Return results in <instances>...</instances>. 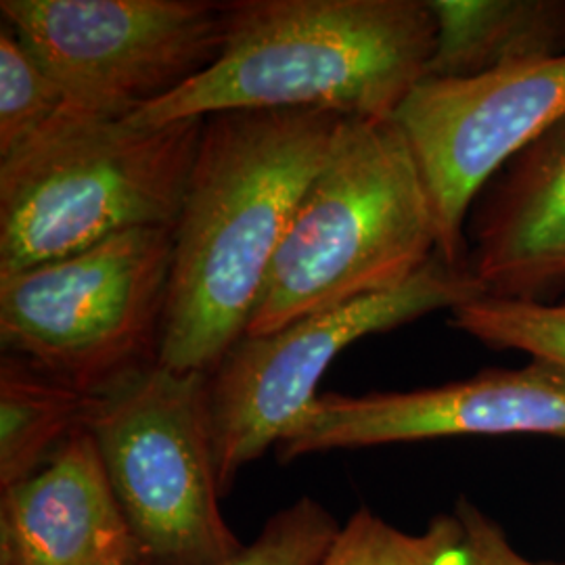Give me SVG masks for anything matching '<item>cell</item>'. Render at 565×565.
Listing matches in <instances>:
<instances>
[{"instance_id": "5", "label": "cell", "mask_w": 565, "mask_h": 565, "mask_svg": "<svg viewBox=\"0 0 565 565\" xmlns=\"http://www.w3.org/2000/svg\"><path fill=\"white\" fill-rule=\"evenodd\" d=\"M172 228H137L0 275L2 352L97 398L160 364Z\"/></svg>"}, {"instance_id": "2", "label": "cell", "mask_w": 565, "mask_h": 565, "mask_svg": "<svg viewBox=\"0 0 565 565\" xmlns=\"http://www.w3.org/2000/svg\"><path fill=\"white\" fill-rule=\"evenodd\" d=\"M436 32L427 0H228L221 57L132 118L168 124L239 109L394 118L425 78Z\"/></svg>"}, {"instance_id": "7", "label": "cell", "mask_w": 565, "mask_h": 565, "mask_svg": "<svg viewBox=\"0 0 565 565\" xmlns=\"http://www.w3.org/2000/svg\"><path fill=\"white\" fill-rule=\"evenodd\" d=\"M486 296L467 266L438 254L396 289L306 317L266 335H243L207 373V411L223 497L243 467L277 448L319 401L327 369L366 335Z\"/></svg>"}, {"instance_id": "12", "label": "cell", "mask_w": 565, "mask_h": 565, "mask_svg": "<svg viewBox=\"0 0 565 565\" xmlns=\"http://www.w3.org/2000/svg\"><path fill=\"white\" fill-rule=\"evenodd\" d=\"M0 541L15 565H141L139 546L84 427L25 482L2 490Z\"/></svg>"}, {"instance_id": "11", "label": "cell", "mask_w": 565, "mask_h": 565, "mask_svg": "<svg viewBox=\"0 0 565 565\" xmlns=\"http://www.w3.org/2000/svg\"><path fill=\"white\" fill-rule=\"evenodd\" d=\"M467 268L488 298L565 294V118L486 184L467 218Z\"/></svg>"}, {"instance_id": "3", "label": "cell", "mask_w": 565, "mask_h": 565, "mask_svg": "<svg viewBox=\"0 0 565 565\" xmlns=\"http://www.w3.org/2000/svg\"><path fill=\"white\" fill-rule=\"evenodd\" d=\"M438 254L419 166L394 118H343L268 270L245 335L401 287Z\"/></svg>"}, {"instance_id": "17", "label": "cell", "mask_w": 565, "mask_h": 565, "mask_svg": "<svg viewBox=\"0 0 565 565\" xmlns=\"http://www.w3.org/2000/svg\"><path fill=\"white\" fill-rule=\"evenodd\" d=\"M450 324L494 350L524 352L565 369V302L497 300L482 296L450 310Z\"/></svg>"}, {"instance_id": "19", "label": "cell", "mask_w": 565, "mask_h": 565, "mask_svg": "<svg viewBox=\"0 0 565 565\" xmlns=\"http://www.w3.org/2000/svg\"><path fill=\"white\" fill-rule=\"evenodd\" d=\"M455 515L463 525L461 565H565L527 559L511 545L505 530L465 497L457 501Z\"/></svg>"}, {"instance_id": "18", "label": "cell", "mask_w": 565, "mask_h": 565, "mask_svg": "<svg viewBox=\"0 0 565 565\" xmlns=\"http://www.w3.org/2000/svg\"><path fill=\"white\" fill-rule=\"evenodd\" d=\"M340 525L310 497L275 513L239 553L216 565H319Z\"/></svg>"}, {"instance_id": "16", "label": "cell", "mask_w": 565, "mask_h": 565, "mask_svg": "<svg viewBox=\"0 0 565 565\" xmlns=\"http://www.w3.org/2000/svg\"><path fill=\"white\" fill-rule=\"evenodd\" d=\"M67 109V95L20 36L0 28V160L11 158Z\"/></svg>"}, {"instance_id": "14", "label": "cell", "mask_w": 565, "mask_h": 565, "mask_svg": "<svg viewBox=\"0 0 565 565\" xmlns=\"http://www.w3.org/2000/svg\"><path fill=\"white\" fill-rule=\"evenodd\" d=\"M93 398L41 366L2 352L0 490L25 482L86 427Z\"/></svg>"}, {"instance_id": "9", "label": "cell", "mask_w": 565, "mask_h": 565, "mask_svg": "<svg viewBox=\"0 0 565 565\" xmlns=\"http://www.w3.org/2000/svg\"><path fill=\"white\" fill-rule=\"evenodd\" d=\"M565 118V53L473 78H424L396 111L438 228V256L467 266V218L488 182Z\"/></svg>"}, {"instance_id": "8", "label": "cell", "mask_w": 565, "mask_h": 565, "mask_svg": "<svg viewBox=\"0 0 565 565\" xmlns=\"http://www.w3.org/2000/svg\"><path fill=\"white\" fill-rule=\"evenodd\" d=\"M4 23L67 95V109L126 118L221 57L224 2L2 0Z\"/></svg>"}, {"instance_id": "10", "label": "cell", "mask_w": 565, "mask_h": 565, "mask_svg": "<svg viewBox=\"0 0 565 565\" xmlns=\"http://www.w3.org/2000/svg\"><path fill=\"white\" fill-rule=\"evenodd\" d=\"M513 434L565 438V369L530 359L518 369H486L436 387L327 392L275 452L287 463L340 448Z\"/></svg>"}, {"instance_id": "6", "label": "cell", "mask_w": 565, "mask_h": 565, "mask_svg": "<svg viewBox=\"0 0 565 565\" xmlns=\"http://www.w3.org/2000/svg\"><path fill=\"white\" fill-rule=\"evenodd\" d=\"M86 429L141 565H216L242 551L221 509L207 373L156 364L93 398Z\"/></svg>"}, {"instance_id": "4", "label": "cell", "mask_w": 565, "mask_h": 565, "mask_svg": "<svg viewBox=\"0 0 565 565\" xmlns=\"http://www.w3.org/2000/svg\"><path fill=\"white\" fill-rule=\"evenodd\" d=\"M205 118L147 124L65 109L0 160V275L137 228H172Z\"/></svg>"}, {"instance_id": "15", "label": "cell", "mask_w": 565, "mask_h": 565, "mask_svg": "<svg viewBox=\"0 0 565 565\" xmlns=\"http://www.w3.org/2000/svg\"><path fill=\"white\" fill-rule=\"evenodd\" d=\"M461 548L463 525L455 511L408 534L363 507L338 530L319 565H461Z\"/></svg>"}, {"instance_id": "1", "label": "cell", "mask_w": 565, "mask_h": 565, "mask_svg": "<svg viewBox=\"0 0 565 565\" xmlns=\"http://www.w3.org/2000/svg\"><path fill=\"white\" fill-rule=\"evenodd\" d=\"M342 120L319 109L205 118L172 226L160 364L210 373L245 335L277 249Z\"/></svg>"}, {"instance_id": "13", "label": "cell", "mask_w": 565, "mask_h": 565, "mask_svg": "<svg viewBox=\"0 0 565 565\" xmlns=\"http://www.w3.org/2000/svg\"><path fill=\"white\" fill-rule=\"evenodd\" d=\"M438 23L425 78H473L565 53V0H427Z\"/></svg>"}]
</instances>
